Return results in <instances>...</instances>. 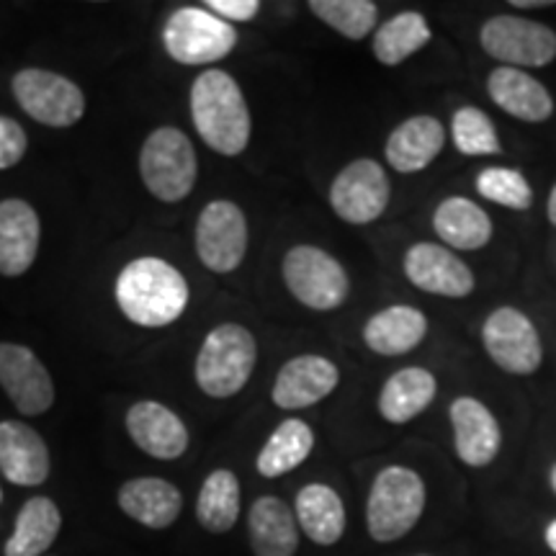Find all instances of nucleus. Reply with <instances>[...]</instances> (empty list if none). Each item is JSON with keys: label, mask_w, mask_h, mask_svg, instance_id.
I'll list each match as a JSON object with an SVG mask.
<instances>
[{"label": "nucleus", "mask_w": 556, "mask_h": 556, "mask_svg": "<svg viewBox=\"0 0 556 556\" xmlns=\"http://www.w3.org/2000/svg\"><path fill=\"white\" fill-rule=\"evenodd\" d=\"M433 229L454 250H479L492 240L490 214L464 197H448L438 204Z\"/></svg>", "instance_id": "nucleus-27"}, {"label": "nucleus", "mask_w": 556, "mask_h": 556, "mask_svg": "<svg viewBox=\"0 0 556 556\" xmlns=\"http://www.w3.org/2000/svg\"><path fill=\"white\" fill-rule=\"evenodd\" d=\"M191 119L214 152L238 157L250 144V109L240 83L225 70H204L191 86Z\"/></svg>", "instance_id": "nucleus-2"}, {"label": "nucleus", "mask_w": 556, "mask_h": 556, "mask_svg": "<svg viewBox=\"0 0 556 556\" xmlns=\"http://www.w3.org/2000/svg\"><path fill=\"white\" fill-rule=\"evenodd\" d=\"M0 500H3V492H0Z\"/></svg>", "instance_id": "nucleus-41"}, {"label": "nucleus", "mask_w": 556, "mask_h": 556, "mask_svg": "<svg viewBox=\"0 0 556 556\" xmlns=\"http://www.w3.org/2000/svg\"><path fill=\"white\" fill-rule=\"evenodd\" d=\"M139 176L157 201H184L199 178V160L191 139L176 127L152 131L139 150Z\"/></svg>", "instance_id": "nucleus-5"}, {"label": "nucleus", "mask_w": 556, "mask_h": 556, "mask_svg": "<svg viewBox=\"0 0 556 556\" xmlns=\"http://www.w3.org/2000/svg\"><path fill=\"white\" fill-rule=\"evenodd\" d=\"M552 490L556 492V464H554V469H552Z\"/></svg>", "instance_id": "nucleus-40"}, {"label": "nucleus", "mask_w": 556, "mask_h": 556, "mask_svg": "<svg viewBox=\"0 0 556 556\" xmlns=\"http://www.w3.org/2000/svg\"><path fill=\"white\" fill-rule=\"evenodd\" d=\"M486 93L492 103L513 119L541 124L552 119L554 99L544 83L518 67H495L486 78Z\"/></svg>", "instance_id": "nucleus-20"}, {"label": "nucleus", "mask_w": 556, "mask_h": 556, "mask_svg": "<svg viewBox=\"0 0 556 556\" xmlns=\"http://www.w3.org/2000/svg\"><path fill=\"white\" fill-rule=\"evenodd\" d=\"M250 546L255 556H294L299 523L294 510L278 497H258L248 516Z\"/></svg>", "instance_id": "nucleus-23"}, {"label": "nucleus", "mask_w": 556, "mask_h": 556, "mask_svg": "<svg viewBox=\"0 0 556 556\" xmlns=\"http://www.w3.org/2000/svg\"><path fill=\"white\" fill-rule=\"evenodd\" d=\"M62 513L50 497L26 500L18 510L11 539L5 541V556H45L60 536Z\"/></svg>", "instance_id": "nucleus-28"}, {"label": "nucleus", "mask_w": 556, "mask_h": 556, "mask_svg": "<svg viewBox=\"0 0 556 556\" xmlns=\"http://www.w3.org/2000/svg\"><path fill=\"white\" fill-rule=\"evenodd\" d=\"M163 47L180 65H212L238 47V31L206 9L173 11L163 26Z\"/></svg>", "instance_id": "nucleus-7"}, {"label": "nucleus", "mask_w": 556, "mask_h": 556, "mask_svg": "<svg viewBox=\"0 0 556 556\" xmlns=\"http://www.w3.org/2000/svg\"><path fill=\"white\" fill-rule=\"evenodd\" d=\"M479 197L505 208L528 212L533 206V189L520 170L513 168H484L477 176Z\"/></svg>", "instance_id": "nucleus-34"}, {"label": "nucleus", "mask_w": 556, "mask_h": 556, "mask_svg": "<svg viewBox=\"0 0 556 556\" xmlns=\"http://www.w3.org/2000/svg\"><path fill=\"white\" fill-rule=\"evenodd\" d=\"M0 387L21 415H45L54 405V381L31 348L0 343Z\"/></svg>", "instance_id": "nucleus-13"}, {"label": "nucleus", "mask_w": 556, "mask_h": 556, "mask_svg": "<svg viewBox=\"0 0 556 556\" xmlns=\"http://www.w3.org/2000/svg\"><path fill=\"white\" fill-rule=\"evenodd\" d=\"M451 137H454V148L467 157L500 155L503 150L495 124L477 106H462L456 111L451 122Z\"/></svg>", "instance_id": "nucleus-33"}, {"label": "nucleus", "mask_w": 556, "mask_h": 556, "mask_svg": "<svg viewBox=\"0 0 556 556\" xmlns=\"http://www.w3.org/2000/svg\"><path fill=\"white\" fill-rule=\"evenodd\" d=\"M315 448V433L304 420H283L278 426L270 438L266 441V446L261 448L258 462L255 467L266 479H276L294 471L299 464H304Z\"/></svg>", "instance_id": "nucleus-29"}, {"label": "nucleus", "mask_w": 556, "mask_h": 556, "mask_svg": "<svg viewBox=\"0 0 556 556\" xmlns=\"http://www.w3.org/2000/svg\"><path fill=\"white\" fill-rule=\"evenodd\" d=\"M197 518L208 533L232 531L240 518V482L229 469H214L197 500Z\"/></svg>", "instance_id": "nucleus-31"}, {"label": "nucleus", "mask_w": 556, "mask_h": 556, "mask_svg": "<svg viewBox=\"0 0 556 556\" xmlns=\"http://www.w3.org/2000/svg\"><path fill=\"white\" fill-rule=\"evenodd\" d=\"M430 37H433V31H430L428 18L422 13L402 11L379 26L377 34H374L371 52L381 65L394 67L413 58L415 52H420Z\"/></svg>", "instance_id": "nucleus-30"}, {"label": "nucleus", "mask_w": 556, "mask_h": 556, "mask_svg": "<svg viewBox=\"0 0 556 556\" xmlns=\"http://www.w3.org/2000/svg\"><path fill=\"white\" fill-rule=\"evenodd\" d=\"M13 99L34 122L52 129H67L86 114V93L65 75L52 70L26 67L11 80Z\"/></svg>", "instance_id": "nucleus-8"}, {"label": "nucleus", "mask_w": 556, "mask_h": 556, "mask_svg": "<svg viewBox=\"0 0 556 556\" xmlns=\"http://www.w3.org/2000/svg\"><path fill=\"white\" fill-rule=\"evenodd\" d=\"M422 556H426V554H422Z\"/></svg>", "instance_id": "nucleus-42"}, {"label": "nucleus", "mask_w": 556, "mask_h": 556, "mask_svg": "<svg viewBox=\"0 0 556 556\" xmlns=\"http://www.w3.org/2000/svg\"><path fill=\"white\" fill-rule=\"evenodd\" d=\"M283 283L304 307L330 312L343 307L351 294V278L338 258L315 245H296L283 255Z\"/></svg>", "instance_id": "nucleus-6"}, {"label": "nucleus", "mask_w": 556, "mask_h": 556, "mask_svg": "<svg viewBox=\"0 0 556 556\" xmlns=\"http://www.w3.org/2000/svg\"><path fill=\"white\" fill-rule=\"evenodd\" d=\"M340 371L330 358L304 353L278 368L270 400L281 409H304L330 397L338 389Z\"/></svg>", "instance_id": "nucleus-15"}, {"label": "nucleus", "mask_w": 556, "mask_h": 556, "mask_svg": "<svg viewBox=\"0 0 556 556\" xmlns=\"http://www.w3.org/2000/svg\"><path fill=\"white\" fill-rule=\"evenodd\" d=\"M546 214H548V222L556 227V186L548 193V204H546Z\"/></svg>", "instance_id": "nucleus-38"}, {"label": "nucleus", "mask_w": 556, "mask_h": 556, "mask_svg": "<svg viewBox=\"0 0 556 556\" xmlns=\"http://www.w3.org/2000/svg\"><path fill=\"white\" fill-rule=\"evenodd\" d=\"M405 276L417 289L446 299H464L477 287L467 263L456 258L454 250L435 245V242H415L407 250Z\"/></svg>", "instance_id": "nucleus-14"}, {"label": "nucleus", "mask_w": 556, "mask_h": 556, "mask_svg": "<svg viewBox=\"0 0 556 556\" xmlns=\"http://www.w3.org/2000/svg\"><path fill=\"white\" fill-rule=\"evenodd\" d=\"M309 11L340 37L361 41L377 26L379 9L371 0H309Z\"/></svg>", "instance_id": "nucleus-32"}, {"label": "nucleus", "mask_w": 556, "mask_h": 556, "mask_svg": "<svg viewBox=\"0 0 556 556\" xmlns=\"http://www.w3.org/2000/svg\"><path fill=\"white\" fill-rule=\"evenodd\" d=\"M197 255L214 274H232L248 253V217L235 201L217 199L197 219Z\"/></svg>", "instance_id": "nucleus-10"}, {"label": "nucleus", "mask_w": 556, "mask_h": 556, "mask_svg": "<svg viewBox=\"0 0 556 556\" xmlns=\"http://www.w3.org/2000/svg\"><path fill=\"white\" fill-rule=\"evenodd\" d=\"M258 361V343L248 328L238 323L217 325L199 348L197 384L206 397L227 400L242 392L253 377Z\"/></svg>", "instance_id": "nucleus-3"}, {"label": "nucleus", "mask_w": 556, "mask_h": 556, "mask_svg": "<svg viewBox=\"0 0 556 556\" xmlns=\"http://www.w3.org/2000/svg\"><path fill=\"white\" fill-rule=\"evenodd\" d=\"M513 9H544L552 5V0H510Z\"/></svg>", "instance_id": "nucleus-37"}, {"label": "nucleus", "mask_w": 556, "mask_h": 556, "mask_svg": "<svg viewBox=\"0 0 556 556\" xmlns=\"http://www.w3.org/2000/svg\"><path fill=\"white\" fill-rule=\"evenodd\" d=\"M41 222L24 199L0 201V276L18 278L34 266L39 253Z\"/></svg>", "instance_id": "nucleus-18"}, {"label": "nucleus", "mask_w": 556, "mask_h": 556, "mask_svg": "<svg viewBox=\"0 0 556 556\" xmlns=\"http://www.w3.org/2000/svg\"><path fill=\"white\" fill-rule=\"evenodd\" d=\"M546 544L556 554V520H552V523H548V528H546Z\"/></svg>", "instance_id": "nucleus-39"}, {"label": "nucleus", "mask_w": 556, "mask_h": 556, "mask_svg": "<svg viewBox=\"0 0 556 556\" xmlns=\"http://www.w3.org/2000/svg\"><path fill=\"white\" fill-rule=\"evenodd\" d=\"M296 523L309 541L319 546H332L345 533L343 500L328 484H307L299 490L294 505Z\"/></svg>", "instance_id": "nucleus-26"}, {"label": "nucleus", "mask_w": 556, "mask_h": 556, "mask_svg": "<svg viewBox=\"0 0 556 556\" xmlns=\"http://www.w3.org/2000/svg\"><path fill=\"white\" fill-rule=\"evenodd\" d=\"M438 381L428 368H400L384 381L379 394V413L392 426H405L435 400Z\"/></svg>", "instance_id": "nucleus-25"}, {"label": "nucleus", "mask_w": 556, "mask_h": 556, "mask_svg": "<svg viewBox=\"0 0 556 556\" xmlns=\"http://www.w3.org/2000/svg\"><path fill=\"white\" fill-rule=\"evenodd\" d=\"M116 304L139 328H168L189 307V283L168 261L135 258L116 278Z\"/></svg>", "instance_id": "nucleus-1"}, {"label": "nucleus", "mask_w": 556, "mask_h": 556, "mask_svg": "<svg viewBox=\"0 0 556 556\" xmlns=\"http://www.w3.org/2000/svg\"><path fill=\"white\" fill-rule=\"evenodd\" d=\"M206 11H212L214 16L229 21H238V24H245V21H253L258 16L261 3L258 0H208Z\"/></svg>", "instance_id": "nucleus-36"}, {"label": "nucleus", "mask_w": 556, "mask_h": 556, "mask_svg": "<svg viewBox=\"0 0 556 556\" xmlns=\"http://www.w3.org/2000/svg\"><path fill=\"white\" fill-rule=\"evenodd\" d=\"M451 426H454L456 454L467 467L482 469L492 464L500 454V422L484 402L475 397H458L448 407Z\"/></svg>", "instance_id": "nucleus-17"}, {"label": "nucleus", "mask_w": 556, "mask_h": 556, "mask_svg": "<svg viewBox=\"0 0 556 556\" xmlns=\"http://www.w3.org/2000/svg\"><path fill=\"white\" fill-rule=\"evenodd\" d=\"M392 199L387 170L377 160L358 157L338 173L330 186V206L348 225H371Z\"/></svg>", "instance_id": "nucleus-11"}, {"label": "nucleus", "mask_w": 556, "mask_h": 556, "mask_svg": "<svg viewBox=\"0 0 556 556\" xmlns=\"http://www.w3.org/2000/svg\"><path fill=\"white\" fill-rule=\"evenodd\" d=\"M482 343L486 356L516 377L536 374L544 361V345L536 325L516 307H500L484 319Z\"/></svg>", "instance_id": "nucleus-12"}, {"label": "nucleus", "mask_w": 556, "mask_h": 556, "mask_svg": "<svg viewBox=\"0 0 556 556\" xmlns=\"http://www.w3.org/2000/svg\"><path fill=\"white\" fill-rule=\"evenodd\" d=\"M446 129L433 116L420 114L402 122L387 139V163L397 173H420L441 155Z\"/></svg>", "instance_id": "nucleus-21"}, {"label": "nucleus", "mask_w": 556, "mask_h": 556, "mask_svg": "<svg viewBox=\"0 0 556 556\" xmlns=\"http://www.w3.org/2000/svg\"><path fill=\"white\" fill-rule=\"evenodd\" d=\"M482 50L503 67H546L556 60V31L523 16H492L479 31Z\"/></svg>", "instance_id": "nucleus-9"}, {"label": "nucleus", "mask_w": 556, "mask_h": 556, "mask_svg": "<svg viewBox=\"0 0 556 556\" xmlns=\"http://www.w3.org/2000/svg\"><path fill=\"white\" fill-rule=\"evenodd\" d=\"M50 469V448L37 430L18 420L0 422V471L11 484H45Z\"/></svg>", "instance_id": "nucleus-19"}, {"label": "nucleus", "mask_w": 556, "mask_h": 556, "mask_svg": "<svg viewBox=\"0 0 556 556\" xmlns=\"http://www.w3.org/2000/svg\"><path fill=\"white\" fill-rule=\"evenodd\" d=\"M127 433L137 448L160 462L180 458L189 448V428L163 402L142 400L127 409Z\"/></svg>", "instance_id": "nucleus-16"}, {"label": "nucleus", "mask_w": 556, "mask_h": 556, "mask_svg": "<svg viewBox=\"0 0 556 556\" xmlns=\"http://www.w3.org/2000/svg\"><path fill=\"white\" fill-rule=\"evenodd\" d=\"M428 332V319L417 307L409 304H392V307L368 317L364 340L379 356H405L422 343Z\"/></svg>", "instance_id": "nucleus-24"}, {"label": "nucleus", "mask_w": 556, "mask_h": 556, "mask_svg": "<svg viewBox=\"0 0 556 556\" xmlns=\"http://www.w3.org/2000/svg\"><path fill=\"white\" fill-rule=\"evenodd\" d=\"M426 510V484L407 467H387L374 479L366 500L368 536L392 544L407 536Z\"/></svg>", "instance_id": "nucleus-4"}, {"label": "nucleus", "mask_w": 556, "mask_h": 556, "mask_svg": "<svg viewBox=\"0 0 556 556\" xmlns=\"http://www.w3.org/2000/svg\"><path fill=\"white\" fill-rule=\"evenodd\" d=\"M119 507L137 523L148 526L152 531H163L178 520L184 495L168 479L137 477L122 484Z\"/></svg>", "instance_id": "nucleus-22"}, {"label": "nucleus", "mask_w": 556, "mask_h": 556, "mask_svg": "<svg viewBox=\"0 0 556 556\" xmlns=\"http://www.w3.org/2000/svg\"><path fill=\"white\" fill-rule=\"evenodd\" d=\"M29 148V137L24 127L11 116H0V170L18 165Z\"/></svg>", "instance_id": "nucleus-35"}]
</instances>
